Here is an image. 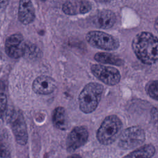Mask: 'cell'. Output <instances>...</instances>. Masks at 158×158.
<instances>
[{
	"label": "cell",
	"mask_w": 158,
	"mask_h": 158,
	"mask_svg": "<svg viewBox=\"0 0 158 158\" xmlns=\"http://www.w3.org/2000/svg\"><path fill=\"white\" fill-rule=\"evenodd\" d=\"M132 49L143 64L151 65L158 60V38L148 31L138 33L131 42Z\"/></svg>",
	"instance_id": "obj_1"
},
{
	"label": "cell",
	"mask_w": 158,
	"mask_h": 158,
	"mask_svg": "<svg viewBox=\"0 0 158 158\" xmlns=\"http://www.w3.org/2000/svg\"><path fill=\"white\" fill-rule=\"evenodd\" d=\"M103 86L96 82L86 85L78 96L80 109L85 114L93 112L98 107L103 93Z\"/></svg>",
	"instance_id": "obj_2"
},
{
	"label": "cell",
	"mask_w": 158,
	"mask_h": 158,
	"mask_svg": "<svg viewBox=\"0 0 158 158\" xmlns=\"http://www.w3.org/2000/svg\"><path fill=\"white\" fill-rule=\"evenodd\" d=\"M122 128L120 119L115 115L106 117L96 133L98 141L104 145L113 143L120 136Z\"/></svg>",
	"instance_id": "obj_3"
},
{
	"label": "cell",
	"mask_w": 158,
	"mask_h": 158,
	"mask_svg": "<svg viewBox=\"0 0 158 158\" xmlns=\"http://www.w3.org/2000/svg\"><path fill=\"white\" fill-rule=\"evenodd\" d=\"M86 40L93 47L105 51H114L120 46L117 38L101 31H89L86 35Z\"/></svg>",
	"instance_id": "obj_4"
},
{
	"label": "cell",
	"mask_w": 158,
	"mask_h": 158,
	"mask_svg": "<svg viewBox=\"0 0 158 158\" xmlns=\"http://www.w3.org/2000/svg\"><path fill=\"white\" fill-rule=\"evenodd\" d=\"M145 138V133L141 127L132 126L121 132L118 144L122 149H130L140 146Z\"/></svg>",
	"instance_id": "obj_5"
},
{
	"label": "cell",
	"mask_w": 158,
	"mask_h": 158,
	"mask_svg": "<svg viewBox=\"0 0 158 158\" xmlns=\"http://www.w3.org/2000/svg\"><path fill=\"white\" fill-rule=\"evenodd\" d=\"M91 71L93 75L99 81L110 86L118 84L121 78L118 70L110 66L93 64L91 66Z\"/></svg>",
	"instance_id": "obj_6"
},
{
	"label": "cell",
	"mask_w": 158,
	"mask_h": 158,
	"mask_svg": "<svg viewBox=\"0 0 158 158\" xmlns=\"http://www.w3.org/2000/svg\"><path fill=\"white\" fill-rule=\"evenodd\" d=\"M26 46L23 36L20 33L10 35L5 43L6 54L11 58L18 59L25 52Z\"/></svg>",
	"instance_id": "obj_7"
},
{
	"label": "cell",
	"mask_w": 158,
	"mask_h": 158,
	"mask_svg": "<svg viewBox=\"0 0 158 158\" xmlns=\"http://www.w3.org/2000/svg\"><path fill=\"white\" fill-rule=\"evenodd\" d=\"M10 126L15 140L19 144L24 145L28 140V132L25 121L23 115L20 112H15L10 120Z\"/></svg>",
	"instance_id": "obj_8"
},
{
	"label": "cell",
	"mask_w": 158,
	"mask_h": 158,
	"mask_svg": "<svg viewBox=\"0 0 158 158\" xmlns=\"http://www.w3.org/2000/svg\"><path fill=\"white\" fill-rule=\"evenodd\" d=\"M89 133L85 126H78L73 128L67 139V149L73 152L83 146L87 141Z\"/></svg>",
	"instance_id": "obj_9"
},
{
	"label": "cell",
	"mask_w": 158,
	"mask_h": 158,
	"mask_svg": "<svg viewBox=\"0 0 158 158\" xmlns=\"http://www.w3.org/2000/svg\"><path fill=\"white\" fill-rule=\"evenodd\" d=\"M62 11L67 15H75L89 12L92 4L88 0H69L62 5Z\"/></svg>",
	"instance_id": "obj_10"
},
{
	"label": "cell",
	"mask_w": 158,
	"mask_h": 158,
	"mask_svg": "<svg viewBox=\"0 0 158 158\" xmlns=\"http://www.w3.org/2000/svg\"><path fill=\"white\" fill-rule=\"evenodd\" d=\"M57 83L54 79L47 75H41L35 79L32 84L33 91L41 95L52 93L56 88Z\"/></svg>",
	"instance_id": "obj_11"
},
{
	"label": "cell",
	"mask_w": 158,
	"mask_h": 158,
	"mask_svg": "<svg viewBox=\"0 0 158 158\" xmlns=\"http://www.w3.org/2000/svg\"><path fill=\"white\" fill-rule=\"evenodd\" d=\"M116 22L115 14L110 10H102L96 13L92 18L93 24L102 29L112 28Z\"/></svg>",
	"instance_id": "obj_12"
},
{
	"label": "cell",
	"mask_w": 158,
	"mask_h": 158,
	"mask_svg": "<svg viewBox=\"0 0 158 158\" xmlns=\"http://www.w3.org/2000/svg\"><path fill=\"white\" fill-rule=\"evenodd\" d=\"M18 18L19 21L28 25L33 22L35 18V10L31 0H20Z\"/></svg>",
	"instance_id": "obj_13"
},
{
	"label": "cell",
	"mask_w": 158,
	"mask_h": 158,
	"mask_svg": "<svg viewBox=\"0 0 158 158\" xmlns=\"http://www.w3.org/2000/svg\"><path fill=\"white\" fill-rule=\"evenodd\" d=\"M52 123L54 126L59 130H65L69 127L66 111L63 107L59 106L53 111Z\"/></svg>",
	"instance_id": "obj_14"
},
{
	"label": "cell",
	"mask_w": 158,
	"mask_h": 158,
	"mask_svg": "<svg viewBox=\"0 0 158 158\" xmlns=\"http://www.w3.org/2000/svg\"><path fill=\"white\" fill-rule=\"evenodd\" d=\"M155 152V147L151 144H147L135 149L123 158H151Z\"/></svg>",
	"instance_id": "obj_15"
},
{
	"label": "cell",
	"mask_w": 158,
	"mask_h": 158,
	"mask_svg": "<svg viewBox=\"0 0 158 158\" xmlns=\"http://www.w3.org/2000/svg\"><path fill=\"white\" fill-rule=\"evenodd\" d=\"M94 59L99 63L108 64L117 66H121L124 64L122 59L109 52H98L94 55Z\"/></svg>",
	"instance_id": "obj_16"
},
{
	"label": "cell",
	"mask_w": 158,
	"mask_h": 158,
	"mask_svg": "<svg viewBox=\"0 0 158 158\" xmlns=\"http://www.w3.org/2000/svg\"><path fill=\"white\" fill-rule=\"evenodd\" d=\"M146 91L151 98L158 101V80L151 81L147 85Z\"/></svg>",
	"instance_id": "obj_17"
},
{
	"label": "cell",
	"mask_w": 158,
	"mask_h": 158,
	"mask_svg": "<svg viewBox=\"0 0 158 158\" xmlns=\"http://www.w3.org/2000/svg\"><path fill=\"white\" fill-rule=\"evenodd\" d=\"M7 98L6 95L3 93L0 94V118L3 116L6 106H7Z\"/></svg>",
	"instance_id": "obj_18"
},
{
	"label": "cell",
	"mask_w": 158,
	"mask_h": 158,
	"mask_svg": "<svg viewBox=\"0 0 158 158\" xmlns=\"http://www.w3.org/2000/svg\"><path fill=\"white\" fill-rule=\"evenodd\" d=\"M8 136L7 134L3 130H0V147L7 148Z\"/></svg>",
	"instance_id": "obj_19"
},
{
	"label": "cell",
	"mask_w": 158,
	"mask_h": 158,
	"mask_svg": "<svg viewBox=\"0 0 158 158\" xmlns=\"http://www.w3.org/2000/svg\"><path fill=\"white\" fill-rule=\"evenodd\" d=\"M0 158H11L9 150L6 147H0Z\"/></svg>",
	"instance_id": "obj_20"
},
{
	"label": "cell",
	"mask_w": 158,
	"mask_h": 158,
	"mask_svg": "<svg viewBox=\"0 0 158 158\" xmlns=\"http://www.w3.org/2000/svg\"><path fill=\"white\" fill-rule=\"evenodd\" d=\"M152 114L154 116L156 117L157 118V130H158V108H153L152 110Z\"/></svg>",
	"instance_id": "obj_21"
},
{
	"label": "cell",
	"mask_w": 158,
	"mask_h": 158,
	"mask_svg": "<svg viewBox=\"0 0 158 158\" xmlns=\"http://www.w3.org/2000/svg\"><path fill=\"white\" fill-rule=\"evenodd\" d=\"M9 0H0V7H4L8 4Z\"/></svg>",
	"instance_id": "obj_22"
},
{
	"label": "cell",
	"mask_w": 158,
	"mask_h": 158,
	"mask_svg": "<svg viewBox=\"0 0 158 158\" xmlns=\"http://www.w3.org/2000/svg\"><path fill=\"white\" fill-rule=\"evenodd\" d=\"M4 89H5L4 83L2 81H0V94H3Z\"/></svg>",
	"instance_id": "obj_23"
},
{
	"label": "cell",
	"mask_w": 158,
	"mask_h": 158,
	"mask_svg": "<svg viewBox=\"0 0 158 158\" xmlns=\"http://www.w3.org/2000/svg\"><path fill=\"white\" fill-rule=\"evenodd\" d=\"M67 158H81V157L78 155V154H73L72 155H70L69 156H68Z\"/></svg>",
	"instance_id": "obj_24"
},
{
	"label": "cell",
	"mask_w": 158,
	"mask_h": 158,
	"mask_svg": "<svg viewBox=\"0 0 158 158\" xmlns=\"http://www.w3.org/2000/svg\"><path fill=\"white\" fill-rule=\"evenodd\" d=\"M154 28L158 32V17L155 20V22H154Z\"/></svg>",
	"instance_id": "obj_25"
},
{
	"label": "cell",
	"mask_w": 158,
	"mask_h": 158,
	"mask_svg": "<svg viewBox=\"0 0 158 158\" xmlns=\"http://www.w3.org/2000/svg\"><path fill=\"white\" fill-rule=\"evenodd\" d=\"M41 1H46V0H41Z\"/></svg>",
	"instance_id": "obj_26"
}]
</instances>
